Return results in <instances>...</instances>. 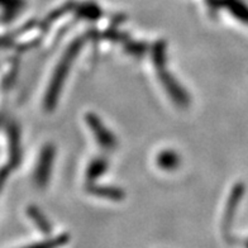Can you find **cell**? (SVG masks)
Listing matches in <instances>:
<instances>
[{"mask_svg":"<svg viewBox=\"0 0 248 248\" xmlns=\"http://www.w3.org/2000/svg\"><path fill=\"white\" fill-rule=\"evenodd\" d=\"M30 216L31 218L33 219V222L36 223L37 227L39 228V231L42 233H46V234H48L49 232H51V225H49V223L47 222L46 218L41 214V213L38 212L37 209H31L30 210Z\"/></svg>","mask_w":248,"mask_h":248,"instance_id":"2","label":"cell"},{"mask_svg":"<svg viewBox=\"0 0 248 248\" xmlns=\"http://www.w3.org/2000/svg\"><path fill=\"white\" fill-rule=\"evenodd\" d=\"M69 242V235L67 234H61L59 237L52 239H47L45 242H39V243H34L28 247L24 248H60L62 246H65Z\"/></svg>","mask_w":248,"mask_h":248,"instance_id":"1","label":"cell"},{"mask_svg":"<svg viewBox=\"0 0 248 248\" xmlns=\"http://www.w3.org/2000/svg\"><path fill=\"white\" fill-rule=\"evenodd\" d=\"M246 248H248V242H247V243H246Z\"/></svg>","mask_w":248,"mask_h":248,"instance_id":"3","label":"cell"}]
</instances>
